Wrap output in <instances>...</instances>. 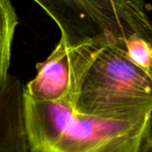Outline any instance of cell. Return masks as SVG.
Returning a JSON list of instances; mask_svg holds the SVG:
<instances>
[{
    "instance_id": "3",
    "label": "cell",
    "mask_w": 152,
    "mask_h": 152,
    "mask_svg": "<svg viewBox=\"0 0 152 152\" xmlns=\"http://www.w3.org/2000/svg\"><path fill=\"white\" fill-rule=\"evenodd\" d=\"M52 17L68 48L102 41L126 50L134 36L152 41L146 4L125 0H35Z\"/></svg>"
},
{
    "instance_id": "5",
    "label": "cell",
    "mask_w": 152,
    "mask_h": 152,
    "mask_svg": "<svg viewBox=\"0 0 152 152\" xmlns=\"http://www.w3.org/2000/svg\"><path fill=\"white\" fill-rule=\"evenodd\" d=\"M0 152H28L24 123V86L9 76L0 93Z\"/></svg>"
},
{
    "instance_id": "4",
    "label": "cell",
    "mask_w": 152,
    "mask_h": 152,
    "mask_svg": "<svg viewBox=\"0 0 152 152\" xmlns=\"http://www.w3.org/2000/svg\"><path fill=\"white\" fill-rule=\"evenodd\" d=\"M37 75L24 86V94L35 102L67 104L71 85L68 47L60 39L51 54L36 65Z\"/></svg>"
},
{
    "instance_id": "7",
    "label": "cell",
    "mask_w": 152,
    "mask_h": 152,
    "mask_svg": "<svg viewBox=\"0 0 152 152\" xmlns=\"http://www.w3.org/2000/svg\"><path fill=\"white\" fill-rule=\"evenodd\" d=\"M125 53L134 65L152 76V41L139 36L132 37L126 43Z\"/></svg>"
},
{
    "instance_id": "2",
    "label": "cell",
    "mask_w": 152,
    "mask_h": 152,
    "mask_svg": "<svg viewBox=\"0 0 152 152\" xmlns=\"http://www.w3.org/2000/svg\"><path fill=\"white\" fill-rule=\"evenodd\" d=\"M28 152H140L152 133V113L127 118L88 117L63 102L24 94Z\"/></svg>"
},
{
    "instance_id": "6",
    "label": "cell",
    "mask_w": 152,
    "mask_h": 152,
    "mask_svg": "<svg viewBox=\"0 0 152 152\" xmlns=\"http://www.w3.org/2000/svg\"><path fill=\"white\" fill-rule=\"evenodd\" d=\"M17 25L18 16L12 3L8 0H0V93L10 76L8 69Z\"/></svg>"
},
{
    "instance_id": "8",
    "label": "cell",
    "mask_w": 152,
    "mask_h": 152,
    "mask_svg": "<svg viewBox=\"0 0 152 152\" xmlns=\"http://www.w3.org/2000/svg\"><path fill=\"white\" fill-rule=\"evenodd\" d=\"M140 152H152V133L146 139Z\"/></svg>"
},
{
    "instance_id": "1",
    "label": "cell",
    "mask_w": 152,
    "mask_h": 152,
    "mask_svg": "<svg viewBox=\"0 0 152 152\" xmlns=\"http://www.w3.org/2000/svg\"><path fill=\"white\" fill-rule=\"evenodd\" d=\"M71 85L67 104L76 114L127 118L152 113V76L125 49L102 41L68 48Z\"/></svg>"
}]
</instances>
